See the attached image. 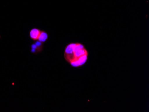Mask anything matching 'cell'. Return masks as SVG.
Instances as JSON below:
<instances>
[{
  "mask_svg": "<svg viewBox=\"0 0 149 112\" xmlns=\"http://www.w3.org/2000/svg\"><path fill=\"white\" fill-rule=\"evenodd\" d=\"M77 43H71L66 46L64 51V56L67 61H70L73 56V48Z\"/></svg>",
  "mask_w": 149,
  "mask_h": 112,
  "instance_id": "cell-1",
  "label": "cell"
},
{
  "mask_svg": "<svg viewBox=\"0 0 149 112\" xmlns=\"http://www.w3.org/2000/svg\"><path fill=\"white\" fill-rule=\"evenodd\" d=\"M85 55H88V52H87V51H86L85 48L77 50V51L74 52L71 61H69V62L72 61L77 60L78 58H79L81 56Z\"/></svg>",
  "mask_w": 149,
  "mask_h": 112,
  "instance_id": "cell-2",
  "label": "cell"
},
{
  "mask_svg": "<svg viewBox=\"0 0 149 112\" xmlns=\"http://www.w3.org/2000/svg\"><path fill=\"white\" fill-rule=\"evenodd\" d=\"M41 30H39L38 28H33L30 31V37L31 39L33 40V41L38 40L40 33Z\"/></svg>",
  "mask_w": 149,
  "mask_h": 112,
  "instance_id": "cell-3",
  "label": "cell"
},
{
  "mask_svg": "<svg viewBox=\"0 0 149 112\" xmlns=\"http://www.w3.org/2000/svg\"><path fill=\"white\" fill-rule=\"evenodd\" d=\"M42 47H43V44L41 42L39 41L38 40L36 41V42L31 45V52L33 51L36 52L38 51H41L42 50ZM33 51V52H34Z\"/></svg>",
  "mask_w": 149,
  "mask_h": 112,
  "instance_id": "cell-4",
  "label": "cell"
},
{
  "mask_svg": "<svg viewBox=\"0 0 149 112\" xmlns=\"http://www.w3.org/2000/svg\"><path fill=\"white\" fill-rule=\"evenodd\" d=\"M48 35L46 32L44 31H41L40 35L38 40L42 42H45L48 39Z\"/></svg>",
  "mask_w": 149,
  "mask_h": 112,
  "instance_id": "cell-5",
  "label": "cell"
}]
</instances>
